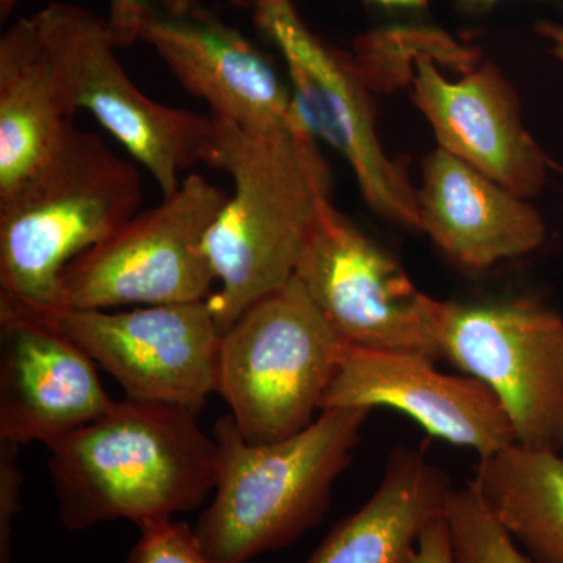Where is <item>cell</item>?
I'll return each mask as SVG.
<instances>
[{
	"instance_id": "1",
	"label": "cell",
	"mask_w": 563,
	"mask_h": 563,
	"mask_svg": "<svg viewBox=\"0 0 563 563\" xmlns=\"http://www.w3.org/2000/svg\"><path fill=\"white\" fill-rule=\"evenodd\" d=\"M211 168L233 192L206 236L220 288L207 299L221 335L255 302L295 277L331 174L309 131H251L213 117Z\"/></svg>"
},
{
	"instance_id": "2",
	"label": "cell",
	"mask_w": 563,
	"mask_h": 563,
	"mask_svg": "<svg viewBox=\"0 0 563 563\" xmlns=\"http://www.w3.org/2000/svg\"><path fill=\"white\" fill-rule=\"evenodd\" d=\"M47 450L58 512L70 531L173 520L201 506L217 485V442L198 413L169 404L114 399L101 418Z\"/></svg>"
},
{
	"instance_id": "3",
	"label": "cell",
	"mask_w": 563,
	"mask_h": 563,
	"mask_svg": "<svg viewBox=\"0 0 563 563\" xmlns=\"http://www.w3.org/2000/svg\"><path fill=\"white\" fill-rule=\"evenodd\" d=\"M141 199L139 168L70 120L38 168L0 201V303L60 310L66 266L124 228Z\"/></svg>"
},
{
	"instance_id": "4",
	"label": "cell",
	"mask_w": 563,
	"mask_h": 563,
	"mask_svg": "<svg viewBox=\"0 0 563 563\" xmlns=\"http://www.w3.org/2000/svg\"><path fill=\"white\" fill-rule=\"evenodd\" d=\"M369 409H324L290 439L247 442L231 415L214 424L218 476L195 532L217 563H246L321 523Z\"/></svg>"
},
{
	"instance_id": "5",
	"label": "cell",
	"mask_w": 563,
	"mask_h": 563,
	"mask_svg": "<svg viewBox=\"0 0 563 563\" xmlns=\"http://www.w3.org/2000/svg\"><path fill=\"white\" fill-rule=\"evenodd\" d=\"M342 340L292 277L221 336L218 388L250 443L309 428L331 387Z\"/></svg>"
},
{
	"instance_id": "6",
	"label": "cell",
	"mask_w": 563,
	"mask_h": 563,
	"mask_svg": "<svg viewBox=\"0 0 563 563\" xmlns=\"http://www.w3.org/2000/svg\"><path fill=\"white\" fill-rule=\"evenodd\" d=\"M49 49L55 85L66 114L90 111L102 128L146 166L163 196L180 187V173L209 163L213 117L147 98L117 55L109 22L69 3L33 14Z\"/></svg>"
},
{
	"instance_id": "7",
	"label": "cell",
	"mask_w": 563,
	"mask_h": 563,
	"mask_svg": "<svg viewBox=\"0 0 563 563\" xmlns=\"http://www.w3.org/2000/svg\"><path fill=\"white\" fill-rule=\"evenodd\" d=\"M228 198L206 177H184L157 207L136 214L66 266L60 310L207 301L217 279L206 236Z\"/></svg>"
},
{
	"instance_id": "8",
	"label": "cell",
	"mask_w": 563,
	"mask_h": 563,
	"mask_svg": "<svg viewBox=\"0 0 563 563\" xmlns=\"http://www.w3.org/2000/svg\"><path fill=\"white\" fill-rule=\"evenodd\" d=\"M440 357L487 385L515 439L529 450H563V318L528 298L437 301Z\"/></svg>"
},
{
	"instance_id": "9",
	"label": "cell",
	"mask_w": 563,
	"mask_h": 563,
	"mask_svg": "<svg viewBox=\"0 0 563 563\" xmlns=\"http://www.w3.org/2000/svg\"><path fill=\"white\" fill-rule=\"evenodd\" d=\"M254 21L287 63L307 129L346 158L363 198L379 217L420 232L418 190L380 144L372 87L354 55L318 36L292 0H255Z\"/></svg>"
},
{
	"instance_id": "10",
	"label": "cell",
	"mask_w": 563,
	"mask_h": 563,
	"mask_svg": "<svg viewBox=\"0 0 563 563\" xmlns=\"http://www.w3.org/2000/svg\"><path fill=\"white\" fill-rule=\"evenodd\" d=\"M107 22L118 46L144 43L157 52L211 117L251 131H309L272 62L198 0H111Z\"/></svg>"
},
{
	"instance_id": "11",
	"label": "cell",
	"mask_w": 563,
	"mask_h": 563,
	"mask_svg": "<svg viewBox=\"0 0 563 563\" xmlns=\"http://www.w3.org/2000/svg\"><path fill=\"white\" fill-rule=\"evenodd\" d=\"M295 277L344 344L442 358L432 333L435 299L331 198L321 203Z\"/></svg>"
},
{
	"instance_id": "12",
	"label": "cell",
	"mask_w": 563,
	"mask_h": 563,
	"mask_svg": "<svg viewBox=\"0 0 563 563\" xmlns=\"http://www.w3.org/2000/svg\"><path fill=\"white\" fill-rule=\"evenodd\" d=\"M474 60L468 47L433 32L413 60V102L439 147L529 201L547 181V154L526 131L510 81Z\"/></svg>"
},
{
	"instance_id": "13",
	"label": "cell",
	"mask_w": 563,
	"mask_h": 563,
	"mask_svg": "<svg viewBox=\"0 0 563 563\" xmlns=\"http://www.w3.org/2000/svg\"><path fill=\"white\" fill-rule=\"evenodd\" d=\"M36 317L79 344L124 388L125 398L199 413L217 393L222 335L207 301Z\"/></svg>"
},
{
	"instance_id": "14",
	"label": "cell",
	"mask_w": 563,
	"mask_h": 563,
	"mask_svg": "<svg viewBox=\"0 0 563 563\" xmlns=\"http://www.w3.org/2000/svg\"><path fill=\"white\" fill-rule=\"evenodd\" d=\"M435 363L421 354L343 344L321 410L388 407L433 439L472 448L479 459L517 443L506 410L487 385L468 374L439 372Z\"/></svg>"
},
{
	"instance_id": "15",
	"label": "cell",
	"mask_w": 563,
	"mask_h": 563,
	"mask_svg": "<svg viewBox=\"0 0 563 563\" xmlns=\"http://www.w3.org/2000/svg\"><path fill=\"white\" fill-rule=\"evenodd\" d=\"M0 440L49 446L114 399L79 344L36 314L0 303Z\"/></svg>"
},
{
	"instance_id": "16",
	"label": "cell",
	"mask_w": 563,
	"mask_h": 563,
	"mask_svg": "<svg viewBox=\"0 0 563 563\" xmlns=\"http://www.w3.org/2000/svg\"><path fill=\"white\" fill-rule=\"evenodd\" d=\"M420 232L459 266L484 269L539 250L542 214L468 163L437 147L422 165Z\"/></svg>"
},
{
	"instance_id": "17",
	"label": "cell",
	"mask_w": 563,
	"mask_h": 563,
	"mask_svg": "<svg viewBox=\"0 0 563 563\" xmlns=\"http://www.w3.org/2000/svg\"><path fill=\"white\" fill-rule=\"evenodd\" d=\"M453 488L421 451L395 448L372 498L333 526L306 563H415L421 532Z\"/></svg>"
},
{
	"instance_id": "18",
	"label": "cell",
	"mask_w": 563,
	"mask_h": 563,
	"mask_svg": "<svg viewBox=\"0 0 563 563\" xmlns=\"http://www.w3.org/2000/svg\"><path fill=\"white\" fill-rule=\"evenodd\" d=\"M70 120L43 33L35 18H22L0 38V201L38 168Z\"/></svg>"
},
{
	"instance_id": "19",
	"label": "cell",
	"mask_w": 563,
	"mask_h": 563,
	"mask_svg": "<svg viewBox=\"0 0 563 563\" xmlns=\"http://www.w3.org/2000/svg\"><path fill=\"white\" fill-rule=\"evenodd\" d=\"M484 501L533 563H563V459L515 443L479 459Z\"/></svg>"
},
{
	"instance_id": "20",
	"label": "cell",
	"mask_w": 563,
	"mask_h": 563,
	"mask_svg": "<svg viewBox=\"0 0 563 563\" xmlns=\"http://www.w3.org/2000/svg\"><path fill=\"white\" fill-rule=\"evenodd\" d=\"M444 518L457 563H533L499 523L473 479L453 488Z\"/></svg>"
},
{
	"instance_id": "21",
	"label": "cell",
	"mask_w": 563,
	"mask_h": 563,
	"mask_svg": "<svg viewBox=\"0 0 563 563\" xmlns=\"http://www.w3.org/2000/svg\"><path fill=\"white\" fill-rule=\"evenodd\" d=\"M140 532L125 563H217L187 523L158 521L143 526Z\"/></svg>"
},
{
	"instance_id": "22",
	"label": "cell",
	"mask_w": 563,
	"mask_h": 563,
	"mask_svg": "<svg viewBox=\"0 0 563 563\" xmlns=\"http://www.w3.org/2000/svg\"><path fill=\"white\" fill-rule=\"evenodd\" d=\"M18 450L20 444L0 440V563L10 562L13 520L21 512L22 476Z\"/></svg>"
},
{
	"instance_id": "23",
	"label": "cell",
	"mask_w": 563,
	"mask_h": 563,
	"mask_svg": "<svg viewBox=\"0 0 563 563\" xmlns=\"http://www.w3.org/2000/svg\"><path fill=\"white\" fill-rule=\"evenodd\" d=\"M415 563H457L444 512L426 526L417 543Z\"/></svg>"
},
{
	"instance_id": "24",
	"label": "cell",
	"mask_w": 563,
	"mask_h": 563,
	"mask_svg": "<svg viewBox=\"0 0 563 563\" xmlns=\"http://www.w3.org/2000/svg\"><path fill=\"white\" fill-rule=\"evenodd\" d=\"M536 32L550 44L551 54L563 63V25L554 22H539Z\"/></svg>"
},
{
	"instance_id": "25",
	"label": "cell",
	"mask_w": 563,
	"mask_h": 563,
	"mask_svg": "<svg viewBox=\"0 0 563 563\" xmlns=\"http://www.w3.org/2000/svg\"><path fill=\"white\" fill-rule=\"evenodd\" d=\"M368 3L387 7V9H424L428 0H365Z\"/></svg>"
},
{
	"instance_id": "26",
	"label": "cell",
	"mask_w": 563,
	"mask_h": 563,
	"mask_svg": "<svg viewBox=\"0 0 563 563\" xmlns=\"http://www.w3.org/2000/svg\"><path fill=\"white\" fill-rule=\"evenodd\" d=\"M501 0H457L459 7L466 13H485Z\"/></svg>"
},
{
	"instance_id": "27",
	"label": "cell",
	"mask_w": 563,
	"mask_h": 563,
	"mask_svg": "<svg viewBox=\"0 0 563 563\" xmlns=\"http://www.w3.org/2000/svg\"><path fill=\"white\" fill-rule=\"evenodd\" d=\"M150 2H152V3H166V2H172V0H150Z\"/></svg>"
}]
</instances>
